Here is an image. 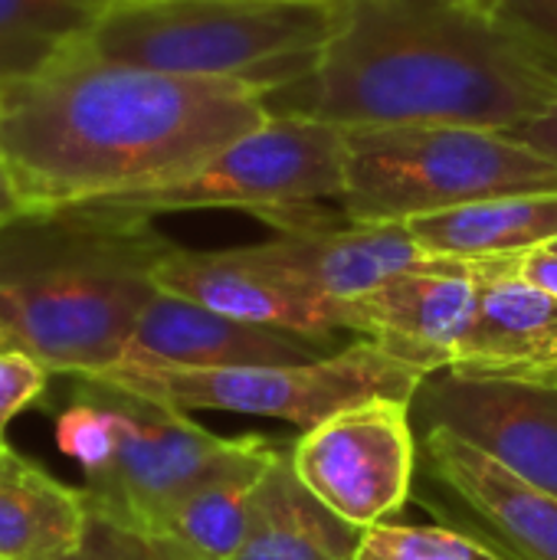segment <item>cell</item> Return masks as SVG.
Returning a JSON list of instances; mask_svg holds the SVG:
<instances>
[{"label":"cell","mask_w":557,"mask_h":560,"mask_svg":"<svg viewBox=\"0 0 557 560\" xmlns=\"http://www.w3.org/2000/svg\"><path fill=\"white\" fill-rule=\"evenodd\" d=\"M269 118L243 82L190 79L72 46L0 89V167L23 207L85 203L174 184Z\"/></svg>","instance_id":"1"},{"label":"cell","mask_w":557,"mask_h":560,"mask_svg":"<svg viewBox=\"0 0 557 560\" xmlns=\"http://www.w3.org/2000/svg\"><path fill=\"white\" fill-rule=\"evenodd\" d=\"M557 98V69L473 0H341L315 69L266 95L269 115L338 128L515 131Z\"/></svg>","instance_id":"2"},{"label":"cell","mask_w":557,"mask_h":560,"mask_svg":"<svg viewBox=\"0 0 557 560\" xmlns=\"http://www.w3.org/2000/svg\"><path fill=\"white\" fill-rule=\"evenodd\" d=\"M177 243L154 220L102 203L20 207L0 223V348L56 377H98L125 361Z\"/></svg>","instance_id":"3"},{"label":"cell","mask_w":557,"mask_h":560,"mask_svg":"<svg viewBox=\"0 0 557 560\" xmlns=\"http://www.w3.org/2000/svg\"><path fill=\"white\" fill-rule=\"evenodd\" d=\"M338 23L341 0H112L79 46L98 59L272 95L315 69Z\"/></svg>","instance_id":"4"},{"label":"cell","mask_w":557,"mask_h":560,"mask_svg":"<svg viewBox=\"0 0 557 560\" xmlns=\"http://www.w3.org/2000/svg\"><path fill=\"white\" fill-rule=\"evenodd\" d=\"M338 210L355 223H410L509 194L557 190V161L499 128H345Z\"/></svg>","instance_id":"5"},{"label":"cell","mask_w":557,"mask_h":560,"mask_svg":"<svg viewBox=\"0 0 557 560\" xmlns=\"http://www.w3.org/2000/svg\"><path fill=\"white\" fill-rule=\"evenodd\" d=\"M98 381H108L135 397L174 407L181 413L220 410L272 417L305 433L328 417L374 397L414 400L423 377L384 354L374 341L351 338L341 351L305 364L190 371L121 361L112 371L98 374Z\"/></svg>","instance_id":"6"},{"label":"cell","mask_w":557,"mask_h":560,"mask_svg":"<svg viewBox=\"0 0 557 560\" xmlns=\"http://www.w3.org/2000/svg\"><path fill=\"white\" fill-rule=\"evenodd\" d=\"M345 128L318 118L269 115L259 128L246 131L174 184L89 203L148 220L184 210H246L269 220L272 213L322 200L338 203L345 190Z\"/></svg>","instance_id":"7"},{"label":"cell","mask_w":557,"mask_h":560,"mask_svg":"<svg viewBox=\"0 0 557 560\" xmlns=\"http://www.w3.org/2000/svg\"><path fill=\"white\" fill-rule=\"evenodd\" d=\"M98 387L115 413L118 443L108 472L82 489L95 512L148 538L190 492L286 443L259 433L217 436L174 407L135 397L108 381H98Z\"/></svg>","instance_id":"8"},{"label":"cell","mask_w":557,"mask_h":560,"mask_svg":"<svg viewBox=\"0 0 557 560\" xmlns=\"http://www.w3.org/2000/svg\"><path fill=\"white\" fill-rule=\"evenodd\" d=\"M292 469L341 522L361 532L391 522L417 479L410 400L374 397L305 430L292 440Z\"/></svg>","instance_id":"9"},{"label":"cell","mask_w":557,"mask_h":560,"mask_svg":"<svg viewBox=\"0 0 557 560\" xmlns=\"http://www.w3.org/2000/svg\"><path fill=\"white\" fill-rule=\"evenodd\" d=\"M414 499L499 560H557V499L450 430H417Z\"/></svg>","instance_id":"10"},{"label":"cell","mask_w":557,"mask_h":560,"mask_svg":"<svg viewBox=\"0 0 557 560\" xmlns=\"http://www.w3.org/2000/svg\"><path fill=\"white\" fill-rule=\"evenodd\" d=\"M417 430H450L557 499V381L427 374L410 400Z\"/></svg>","instance_id":"11"},{"label":"cell","mask_w":557,"mask_h":560,"mask_svg":"<svg viewBox=\"0 0 557 560\" xmlns=\"http://www.w3.org/2000/svg\"><path fill=\"white\" fill-rule=\"evenodd\" d=\"M479 312L476 259L433 256L384 285L341 302L351 338L374 341L420 377L453 371Z\"/></svg>","instance_id":"12"},{"label":"cell","mask_w":557,"mask_h":560,"mask_svg":"<svg viewBox=\"0 0 557 560\" xmlns=\"http://www.w3.org/2000/svg\"><path fill=\"white\" fill-rule=\"evenodd\" d=\"M279 236L246 246L272 272L332 299H358L387 279L433 259L420 249L407 223H355L341 210L295 207L263 220Z\"/></svg>","instance_id":"13"},{"label":"cell","mask_w":557,"mask_h":560,"mask_svg":"<svg viewBox=\"0 0 557 560\" xmlns=\"http://www.w3.org/2000/svg\"><path fill=\"white\" fill-rule=\"evenodd\" d=\"M161 292L197 302L210 312L230 315L246 325L292 331L322 341L335 351L348 338L341 325V302H332L269 266L256 262L246 246L236 249H184L174 246L154 269Z\"/></svg>","instance_id":"14"},{"label":"cell","mask_w":557,"mask_h":560,"mask_svg":"<svg viewBox=\"0 0 557 560\" xmlns=\"http://www.w3.org/2000/svg\"><path fill=\"white\" fill-rule=\"evenodd\" d=\"M328 354H335V348L328 351V345L322 341L279 328L246 325L230 315L210 312L197 302L158 292L138 322L125 361L220 371V368L305 364Z\"/></svg>","instance_id":"15"},{"label":"cell","mask_w":557,"mask_h":560,"mask_svg":"<svg viewBox=\"0 0 557 560\" xmlns=\"http://www.w3.org/2000/svg\"><path fill=\"white\" fill-rule=\"evenodd\" d=\"M479 312L456 374L557 381V295L529 282L515 256L476 259Z\"/></svg>","instance_id":"16"},{"label":"cell","mask_w":557,"mask_h":560,"mask_svg":"<svg viewBox=\"0 0 557 560\" xmlns=\"http://www.w3.org/2000/svg\"><path fill=\"white\" fill-rule=\"evenodd\" d=\"M364 532L325 509L292 469V443L266 469L250 535L233 560H358Z\"/></svg>","instance_id":"17"},{"label":"cell","mask_w":557,"mask_h":560,"mask_svg":"<svg viewBox=\"0 0 557 560\" xmlns=\"http://www.w3.org/2000/svg\"><path fill=\"white\" fill-rule=\"evenodd\" d=\"M423 253L443 259H506L557 243V190L492 197L407 223Z\"/></svg>","instance_id":"18"},{"label":"cell","mask_w":557,"mask_h":560,"mask_svg":"<svg viewBox=\"0 0 557 560\" xmlns=\"http://www.w3.org/2000/svg\"><path fill=\"white\" fill-rule=\"evenodd\" d=\"M85 489L46 472L23 453L0 466V560H56L85 532Z\"/></svg>","instance_id":"19"},{"label":"cell","mask_w":557,"mask_h":560,"mask_svg":"<svg viewBox=\"0 0 557 560\" xmlns=\"http://www.w3.org/2000/svg\"><path fill=\"white\" fill-rule=\"evenodd\" d=\"M289 446V440L243 466L233 469L204 489L190 492L151 535L158 551L167 560H233L240 555L250 525H253V502L256 489L266 476V469L276 463V456Z\"/></svg>","instance_id":"20"},{"label":"cell","mask_w":557,"mask_h":560,"mask_svg":"<svg viewBox=\"0 0 557 560\" xmlns=\"http://www.w3.org/2000/svg\"><path fill=\"white\" fill-rule=\"evenodd\" d=\"M112 0H0V89L49 69Z\"/></svg>","instance_id":"21"},{"label":"cell","mask_w":557,"mask_h":560,"mask_svg":"<svg viewBox=\"0 0 557 560\" xmlns=\"http://www.w3.org/2000/svg\"><path fill=\"white\" fill-rule=\"evenodd\" d=\"M358 560H499L476 538L446 525L384 522L364 532Z\"/></svg>","instance_id":"22"},{"label":"cell","mask_w":557,"mask_h":560,"mask_svg":"<svg viewBox=\"0 0 557 560\" xmlns=\"http://www.w3.org/2000/svg\"><path fill=\"white\" fill-rule=\"evenodd\" d=\"M473 3L557 69V0H473Z\"/></svg>","instance_id":"23"},{"label":"cell","mask_w":557,"mask_h":560,"mask_svg":"<svg viewBox=\"0 0 557 560\" xmlns=\"http://www.w3.org/2000/svg\"><path fill=\"white\" fill-rule=\"evenodd\" d=\"M56 560H167V558L158 551V545H154L148 535L135 532V528H128V525H121V522H115V518H108V515H102V512H95V509L89 505V522H85L82 541H79L69 555H62V558H56Z\"/></svg>","instance_id":"24"},{"label":"cell","mask_w":557,"mask_h":560,"mask_svg":"<svg viewBox=\"0 0 557 560\" xmlns=\"http://www.w3.org/2000/svg\"><path fill=\"white\" fill-rule=\"evenodd\" d=\"M53 377L56 374H49L36 358L0 348V436L23 410L46 397Z\"/></svg>","instance_id":"25"},{"label":"cell","mask_w":557,"mask_h":560,"mask_svg":"<svg viewBox=\"0 0 557 560\" xmlns=\"http://www.w3.org/2000/svg\"><path fill=\"white\" fill-rule=\"evenodd\" d=\"M509 135L525 141V144H532L535 151L548 154L552 161H557V98L542 115H535L532 121H525L522 128H515Z\"/></svg>","instance_id":"26"},{"label":"cell","mask_w":557,"mask_h":560,"mask_svg":"<svg viewBox=\"0 0 557 560\" xmlns=\"http://www.w3.org/2000/svg\"><path fill=\"white\" fill-rule=\"evenodd\" d=\"M515 262H519V272H522L529 282H535V285H542L545 292L557 295V249H552V246L532 249V253H525V256H515Z\"/></svg>","instance_id":"27"},{"label":"cell","mask_w":557,"mask_h":560,"mask_svg":"<svg viewBox=\"0 0 557 560\" xmlns=\"http://www.w3.org/2000/svg\"><path fill=\"white\" fill-rule=\"evenodd\" d=\"M20 207H23V200H20L16 187L10 184L7 171L0 167V223H3V220H10Z\"/></svg>","instance_id":"28"},{"label":"cell","mask_w":557,"mask_h":560,"mask_svg":"<svg viewBox=\"0 0 557 560\" xmlns=\"http://www.w3.org/2000/svg\"><path fill=\"white\" fill-rule=\"evenodd\" d=\"M10 453H13V446H7V440L0 436V466L7 463V456H10Z\"/></svg>","instance_id":"29"},{"label":"cell","mask_w":557,"mask_h":560,"mask_svg":"<svg viewBox=\"0 0 557 560\" xmlns=\"http://www.w3.org/2000/svg\"><path fill=\"white\" fill-rule=\"evenodd\" d=\"M552 249H557V243H555V246H552Z\"/></svg>","instance_id":"30"}]
</instances>
